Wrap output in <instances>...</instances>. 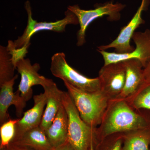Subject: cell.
Masks as SVG:
<instances>
[{"label": "cell", "mask_w": 150, "mask_h": 150, "mask_svg": "<svg viewBox=\"0 0 150 150\" xmlns=\"http://www.w3.org/2000/svg\"><path fill=\"white\" fill-rule=\"evenodd\" d=\"M140 111L124 100H110L102 122L95 129L93 142H99L112 134L150 127V119Z\"/></svg>", "instance_id": "6da1fadb"}, {"label": "cell", "mask_w": 150, "mask_h": 150, "mask_svg": "<svg viewBox=\"0 0 150 150\" xmlns=\"http://www.w3.org/2000/svg\"><path fill=\"white\" fill-rule=\"evenodd\" d=\"M64 83L82 120L92 128L98 127L110 102L108 97L101 90L88 92Z\"/></svg>", "instance_id": "7a4b0ae2"}, {"label": "cell", "mask_w": 150, "mask_h": 150, "mask_svg": "<svg viewBox=\"0 0 150 150\" xmlns=\"http://www.w3.org/2000/svg\"><path fill=\"white\" fill-rule=\"evenodd\" d=\"M62 104L68 115V141L75 150H89L95 128L82 120L68 91L63 92Z\"/></svg>", "instance_id": "3957f363"}, {"label": "cell", "mask_w": 150, "mask_h": 150, "mask_svg": "<svg viewBox=\"0 0 150 150\" xmlns=\"http://www.w3.org/2000/svg\"><path fill=\"white\" fill-rule=\"evenodd\" d=\"M126 5L121 3L107 2L98 4L94 9L85 10L82 9L79 6H69L68 9L74 14L79 21L80 28L77 33V46H81L86 43V33L89 25L95 20L107 16L109 21H114L121 18L120 12Z\"/></svg>", "instance_id": "277c9868"}, {"label": "cell", "mask_w": 150, "mask_h": 150, "mask_svg": "<svg viewBox=\"0 0 150 150\" xmlns=\"http://www.w3.org/2000/svg\"><path fill=\"white\" fill-rule=\"evenodd\" d=\"M50 70L54 76L81 90L88 92L101 90L98 77L91 79L79 72L67 63L63 52L56 53L52 56Z\"/></svg>", "instance_id": "5b68a950"}, {"label": "cell", "mask_w": 150, "mask_h": 150, "mask_svg": "<svg viewBox=\"0 0 150 150\" xmlns=\"http://www.w3.org/2000/svg\"><path fill=\"white\" fill-rule=\"evenodd\" d=\"M25 8L28 14L27 26L24 32L21 36L14 41L16 48H20L25 44L30 43V40L33 35L43 30H50L58 33L64 32L66 26L68 25H77L79 21L76 16L68 9L65 12L64 18L55 22H38L32 17V11L30 4L28 1L26 2Z\"/></svg>", "instance_id": "8992f818"}, {"label": "cell", "mask_w": 150, "mask_h": 150, "mask_svg": "<svg viewBox=\"0 0 150 150\" xmlns=\"http://www.w3.org/2000/svg\"><path fill=\"white\" fill-rule=\"evenodd\" d=\"M132 39L136 45V48L130 53L121 54L97 50L103 56L104 66L135 59L139 61L144 68H145L150 62V30L146 29L144 32H135Z\"/></svg>", "instance_id": "52a82bcc"}, {"label": "cell", "mask_w": 150, "mask_h": 150, "mask_svg": "<svg viewBox=\"0 0 150 150\" xmlns=\"http://www.w3.org/2000/svg\"><path fill=\"white\" fill-rule=\"evenodd\" d=\"M150 3V0H142L137 12L129 23L121 28L115 40L109 44L98 46L97 50L106 51L113 48L115 53L121 54L130 53L134 51L135 48L130 44L131 40L136 30L141 25L144 24L145 21L142 18V13L148 10Z\"/></svg>", "instance_id": "ba28073f"}, {"label": "cell", "mask_w": 150, "mask_h": 150, "mask_svg": "<svg viewBox=\"0 0 150 150\" xmlns=\"http://www.w3.org/2000/svg\"><path fill=\"white\" fill-rule=\"evenodd\" d=\"M124 61L103 65L98 73L101 91L110 100L115 99L123 90L126 81Z\"/></svg>", "instance_id": "9c48e42d"}, {"label": "cell", "mask_w": 150, "mask_h": 150, "mask_svg": "<svg viewBox=\"0 0 150 150\" xmlns=\"http://www.w3.org/2000/svg\"><path fill=\"white\" fill-rule=\"evenodd\" d=\"M16 68L21 77L18 90L27 102L32 97V87L35 85L42 86L48 78L38 74L40 68V64L35 63L32 65L29 59L19 61L17 64Z\"/></svg>", "instance_id": "30bf717a"}, {"label": "cell", "mask_w": 150, "mask_h": 150, "mask_svg": "<svg viewBox=\"0 0 150 150\" xmlns=\"http://www.w3.org/2000/svg\"><path fill=\"white\" fill-rule=\"evenodd\" d=\"M18 77L16 75L10 81L0 85V124L5 123L10 119L8 110L10 106L13 105L16 108V115L21 117L23 110L26 106L27 101L21 95L20 92L17 90L13 92V86Z\"/></svg>", "instance_id": "8fae6325"}, {"label": "cell", "mask_w": 150, "mask_h": 150, "mask_svg": "<svg viewBox=\"0 0 150 150\" xmlns=\"http://www.w3.org/2000/svg\"><path fill=\"white\" fill-rule=\"evenodd\" d=\"M33 107L24 112L17 123L12 141L17 139L26 131L40 126L46 107V96L44 93L36 95L33 96Z\"/></svg>", "instance_id": "7c38bea8"}, {"label": "cell", "mask_w": 150, "mask_h": 150, "mask_svg": "<svg viewBox=\"0 0 150 150\" xmlns=\"http://www.w3.org/2000/svg\"><path fill=\"white\" fill-rule=\"evenodd\" d=\"M46 98V104L40 127L46 131L49 128L62 105L63 91L59 89L56 83L51 79L42 86Z\"/></svg>", "instance_id": "4fadbf2b"}, {"label": "cell", "mask_w": 150, "mask_h": 150, "mask_svg": "<svg viewBox=\"0 0 150 150\" xmlns=\"http://www.w3.org/2000/svg\"><path fill=\"white\" fill-rule=\"evenodd\" d=\"M124 62L126 69L125 85L121 93L115 99H127L137 93L145 83L144 67L141 62L135 59Z\"/></svg>", "instance_id": "5bb4252c"}, {"label": "cell", "mask_w": 150, "mask_h": 150, "mask_svg": "<svg viewBox=\"0 0 150 150\" xmlns=\"http://www.w3.org/2000/svg\"><path fill=\"white\" fill-rule=\"evenodd\" d=\"M68 115L62 104L53 123L45 132L53 148L59 146L68 140Z\"/></svg>", "instance_id": "9a60e30c"}, {"label": "cell", "mask_w": 150, "mask_h": 150, "mask_svg": "<svg viewBox=\"0 0 150 150\" xmlns=\"http://www.w3.org/2000/svg\"><path fill=\"white\" fill-rule=\"evenodd\" d=\"M11 143L34 150L54 149L45 131L40 126L26 131L17 139L12 141Z\"/></svg>", "instance_id": "2e32d148"}, {"label": "cell", "mask_w": 150, "mask_h": 150, "mask_svg": "<svg viewBox=\"0 0 150 150\" xmlns=\"http://www.w3.org/2000/svg\"><path fill=\"white\" fill-rule=\"evenodd\" d=\"M121 150H150V127L124 133Z\"/></svg>", "instance_id": "e0dca14e"}, {"label": "cell", "mask_w": 150, "mask_h": 150, "mask_svg": "<svg viewBox=\"0 0 150 150\" xmlns=\"http://www.w3.org/2000/svg\"><path fill=\"white\" fill-rule=\"evenodd\" d=\"M124 100L137 110H150V84H144L132 96Z\"/></svg>", "instance_id": "ac0fdd59"}, {"label": "cell", "mask_w": 150, "mask_h": 150, "mask_svg": "<svg viewBox=\"0 0 150 150\" xmlns=\"http://www.w3.org/2000/svg\"><path fill=\"white\" fill-rule=\"evenodd\" d=\"M16 68L11 60L6 47L0 46V85L10 81L14 77Z\"/></svg>", "instance_id": "d6986e66"}, {"label": "cell", "mask_w": 150, "mask_h": 150, "mask_svg": "<svg viewBox=\"0 0 150 150\" xmlns=\"http://www.w3.org/2000/svg\"><path fill=\"white\" fill-rule=\"evenodd\" d=\"M20 118L11 119L1 125L0 127V149L6 147L9 145L14 137L16 126Z\"/></svg>", "instance_id": "ffe728a7"}, {"label": "cell", "mask_w": 150, "mask_h": 150, "mask_svg": "<svg viewBox=\"0 0 150 150\" xmlns=\"http://www.w3.org/2000/svg\"><path fill=\"white\" fill-rule=\"evenodd\" d=\"M30 44V43H28L21 48H16L14 41L8 40L7 46H6L7 49L11 55V62L16 68L17 64L19 61L25 59V57L28 53V49Z\"/></svg>", "instance_id": "44dd1931"}, {"label": "cell", "mask_w": 150, "mask_h": 150, "mask_svg": "<svg viewBox=\"0 0 150 150\" xmlns=\"http://www.w3.org/2000/svg\"><path fill=\"white\" fill-rule=\"evenodd\" d=\"M123 135L124 133H117L112 134V138H110L109 140L108 137L100 141L102 142L103 144L104 147L103 150H121Z\"/></svg>", "instance_id": "7402d4cb"}, {"label": "cell", "mask_w": 150, "mask_h": 150, "mask_svg": "<svg viewBox=\"0 0 150 150\" xmlns=\"http://www.w3.org/2000/svg\"><path fill=\"white\" fill-rule=\"evenodd\" d=\"M0 150H34L25 147L18 146L10 143L8 146Z\"/></svg>", "instance_id": "603a6c76"}, {"label": "cell", "mask_w": 150, "mask_h": 150, "mask_svg": "<svg viewBox=\"0 0 150 150\" xmlns=\"http://www.w3.org/2000/svg\"><path fill=\"white\" fill-rule=\"evenodd\" d=\"M145 84H150V62L144 68Z\"/></svg>", "instance_id": "cb8c5ba5"}, {"label": "cell", "mask_w": 150, "mask_h": 150, "mask_svg": "<svg viewBox=\"0 0 150 150\" xmlns=\"http://www.w3.org/2000/svg\"><path fill=\"white\" fill-rule=\"evenodd\" d=\"M53 150H75L68 140L64 144L57 147L54 148Z\"/></svg>", "instance_id": "d4e9b609"}, {"label": "cell", "mask_w": 150, "mask_h": 150, "mask_svg": "<svg viewBox=\"0 0 150 150\" xmlns=\"http://www.w3.org/2000/svg\"><path fill=\"white\" fill-rule=\"evenodd\" d=\"M89 150H95L94 148L93 142V139L91 140V142Z\"/></svg>", "instance_id": "484cf974"}]
</instances>
